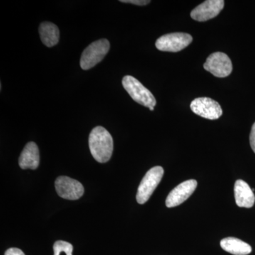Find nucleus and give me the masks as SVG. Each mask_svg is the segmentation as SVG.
Wrapping results in <instances>:
<instances>
[{
    "mask_svg": "<svg viewBox=\"0 0 255 255\" xmlns=\"http://www.w3.org/2000/svg\"><path fill=\"white\" fill-rule=\"evenodd\" d=\"M89 146L94 158L100 163L108 162L112 157L114 141L110 132L102 127L92 129L89 137Z\"/></svg>",
    "mask_w": 255,
    "mask_h": 255,
    "instance_id": "f257e3e1",
    "label": "nucleus"
},
{
    "mask_svg": "<svg viewBox=\"0 0 255 255\" xmlns=\"http://www.w3.org/2000/svg\"><path fill=\"white\" fill-rule=\"evenodd\" d=\"M122 85L132 100L139 105L149 109L155 107L157 102L155 97L137 79L130 75H127L122 80Z\"/></svg>",
    "mask_w": 255,
    "mask_h": 255,
    "instance_id": "f03ea898",
    "label": "nucleus"
},
{
    "mask_svg": "<svg viewBox=\"0 0 255 255\" xmlns=\"http://www.w3.org/2000/svg\"><path fill=\"white\" fill-rule=\"evenodd\" d=\"M110 49V43L107 39H100L92 43L82 53L80 67L83 70H90L105 58Z\"/></svg>",
    "mask_w": 255,
    "mask_h": 255,
    "instance_id": "7ed1b4c3",
    "label": "nucleus"
},
{
    "mask_svg": "<svg viewBox=\"0 0 255 255\" xmlns=\"http://www.w3.org/2000/svg\"><path fill=\"white\" fill-rule=\"evenodd\" d=\"M163 174L164 169L160 166L152 167L145 174L137 189L136 199L138 204H143L149 200L162 180Z\"/></svg>",
    "mask_w": 255,
    "mask_h": 255,
    "instance_id": "20e7f679",
    "label": "nucleus"
},
{
    "mask_svg": "<svg viewBox=\"0 0 255 255\" xmlns=\"http://www.w3.org/2000/svg\"><path fill=\"white\" fill-rule=\"evenodd\" d=\"M192 41V36L189 33H167L159 37L156 41L155 46L161 51L176 53L187 48Z\"/></svg>",
    "mask_w": 255,
    "mask_h": 255,
    "instance_id": "39448f33",
    "label": "nucleus"
},
{
    "mask_svg": "<svg viewBox=\"0 0 255 255\" xmlns=\"http://www.w3.org/2000/svg\"><path fill=\"white\" fill-rule=\"evenodd\" d=\"M204 68L216 78H226L232 73V62L227 55L216 52L208 57Z\"/></svg>",
    "mask_w": 255,
    "mask_h": 255,
    "instance_id": "423d86ee",
    "label": "nucleus"
},
{
    "mask_svg": "<svg viewBox=\"0 0 255 255\" xmlns=\"http://www.w3.org/2000/svg\"><path fill=\"white\" fill-rule=\"evenodd\" d=\"M190 108L196 115L210 120L219 119L223 114V110L219 104L208 97H200L193 100Z\"/></svg>",
    "mask_w": 255,
    "mask_h": 255,
    "instance_id": "0eeeda50",
    "label": "nucleus"
},
{
    "mask_svg": "<svg viewBox=\"0 0 255 255\" xmlns=\"http://www.w3.org/2000/svg\"><path fill=\"white\" fill-rule=\"evenodd\" d=\"M55 186L58 195L68 200H77L80 199L85 191L81 183L65 176L57 178Z\"/></svg>",
    "mask_w": 255,
    "mask_h": 255,
    "instance_id": "6e6552de",
    "label": "nucleus"
},
{
    "mask_svg": "<svg viewBox=\"0 0 255 255\" xmlns=\"http://www.w3.org/2000/svg\"><path fill=\"white\" fill-rule=\"evenodd\" d=\"M223 0H207L191 11V17L197 21H206L217 16L224 7Z\"/></svg>",
    "mask_w": 255,
    "mask_h": 255,
    "instance_id": "1a4fd4ad",
    "label": "nucleus"
},
{
    "mask_svg": "<svg viewBox=\"0 0 255 255\" xmlns=\"http://www.w3.org/2000/svg\"><path fill=\"white\" fill-rule=\"evenodd\" d=\"M197 187V182L189 179L181 183L169 193L166 199V206L168 208L175 207L182 204L190 197Z\"/></svg>",
    "mask_w": 255,
    "mask_h": 255,
    "instance_id": "9d476101",
    "label": "nucleus"
},
{
    "mask_svg": "<svg viewBox=\"0 0 255 255\" xmlns=\"http://www.w3.org/2000/svg\"><path fill=\"white\" fill-rule=\"evenodd\" d=\"M234 193L236 204L239 207L250 209L254 206L255 201L254 193L253 189L250 187L249 184L245 181L242 179L236 181L235 184Z\"/></svg>",
    "mask_w": 255,
    "mask_h": 255,
    "instance_id": "9b49d317",
    "label": "nucleus"
},
{
    "mask_svg": "<svg viewBox=\"0 0 255 255\" xmlns=\"http://www.w3.org/2000/svg\"><path fill=\"white\" fill-rule=\"evenodd\" d=\"M40 162V154L38 146L33 142L26 144L20 155L18 164L23 169L38 168Z\"/></svg>",
    "mask_w": 255,
    "mask_h": 255,
    "instance_id": "f8f14e48",
    "label": "nucleus"
},
{
    "mask_svg": "<svg viewBox=\"0 0 255 255\" xmlns=\"http://www.w3.org/2000/svg\"><path fill=\"white\" fill-rule=\"evenodd\" d=\"M39 34L42 43L48 48L55 46L59 42L60 31L54 23L48 21L41 23Z\"/></svg>",
    "mask_w": 255,
    "mask_h": 255,
    "instance_id": "ddd939ff",
    "label": "nucleus"
},
{
    "mask_svg": "<svg viewBox=\"0 0 255 255\" xmlns=\"http://www.w3.org/2000/svg\"><path fill=\"white\" fill-rule=\"evenodd\" d=\"M221 247L225 251L234 255H247L252 252V248L249 244L233 237L223 239L221 241Z\"/></svg>",
    "mask_w": 255,
    "mask_h": 255,
    "instance_id": "4468645a",
    "label": "nucleus"
},
{
    "mask_svg": "<svg viewBox=\"0 0 255 255\" xmlns=\"http://www.w3.org/2000/svg\"><path fill=\"white\" fill-rule=\"evenodd\" d=\"M73 247L68 242L58 241L53 246L54 255H73Z\"/></svg>",
    "mask_w": 255,
    "mask_h": 255,
    "instance_id": "2eb2a0df",
    "label": "nucleus"
},
{
    "mask_svg": "<svg viewBox=\"0 0 255 255\" xmlns=\"http://www.w3.org/2000/svg\"><path fill=\"white\" fill-rule=\"evenodd\" d=\"M121 2L130 3V4L138 5V6H143L149 4L150 1L149 0H121Z\"/></svg>",
    "mask_w": 255,
    "mask_h": 255,
    "instance_id": "dca6fc26",
    "label": "nucleus"
},
{
    "mask_svg": "<svg viewBox=\"0 0 255 255\" xmlns=\"http://www.w3.org/2000/svg\"><path fill=\"white\" fill-rule=\"evenodd\" d=\"M250 142H251L252 149L255 153V123L252 127L251 135H250Z\"/></svg>",
    "mask_w": 255,
    "mask_h": 255,
    "instance_id": "f3484780",
    "label": "nucleus"
},
{
    "mask_svg": "<svg viewBox=\"0 0 255 255\" xmlns=\"http://www.w3.org/2000/svg\"><path fill=\"white\" fill-rule=\"evenodd\" d=\"M4 255H25L24 253L18 248H10L5 252Z\"/></svg>",
    "mask_w": 255,
    "mask_h": 255,
    "instance_id": "a211bd4d",
    "label": "nucleus"
},
{
    "mask_svg": "<svg viewBox=\"0 0 255 255\" xmlns=\"http://www.w3.org/2000/svg\"><path fill=\"white\" fill-rule=\"evenodd\" d=\"M150 111H153L154 110V107H150Z\"/></svg>",
    "mask_w": 255,
    "mask_h": 255,
    "instance_id": "6ab92c4d",
    "label": "nucleus"
}]
</instances>
